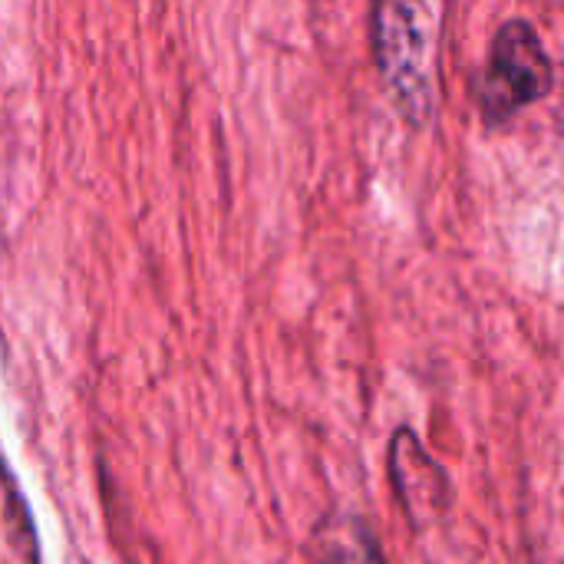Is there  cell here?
<instances>
[{"label":"cell","instance_id":"cell-2","mask_svg":"<svg viewBox=\"0 0 564 564\" xmlns=\"http://www.w3.org/2000/svg\"><path fill=\"white\" fill-rule=\"evenodd\" d=\"M552 83H555V69L535 26L525 20L506 23L492 43V66L486 79L482 109L492 119H502L519 106L549 96Z\"/></svg>","mask_w":564,"mask_h":564},{"label":"cell","instance_id":"cell-3","mask_svg":"<svg viewBox=\"0 0 564 564\" xmlns=\"http://www.w3.org/2000/svg\"><path fill=\"white\" fill-rule=\"evenodd\" d=\"M390 479L413 529L433 525L449 509L446 473L410 430H400L390 443Z\"/></svg>","mask_w":564,"mask_h":564},{"label":"cell","instance_id":"cell-1","mask_svg":"<svg viewBox=\"0 0 564 564\" xmlns=\"http://www.w3.org/2000/svg\"><path fill=\"white\" fill-rule=\"evenodd\" d=\"M377 66L393 93L403 119L423 129L433 116V20L426 0H377L373 3Z\"/></svg>","mask_w":564,"mask_h":564},{"label":"cell","instance_id":"cell-4","mask_svg":"<svg viewBox=\"0 0 564 564\" xmlns=\"http://www.w3.org/2000/svg\"><path fill=\"white\" fill-rule=\"evenodd\" d=\"M317 564H383V552L357 516H340L317 535Z\"/></svg>","mask_w":564,"mask_h":564}]
</instances>
